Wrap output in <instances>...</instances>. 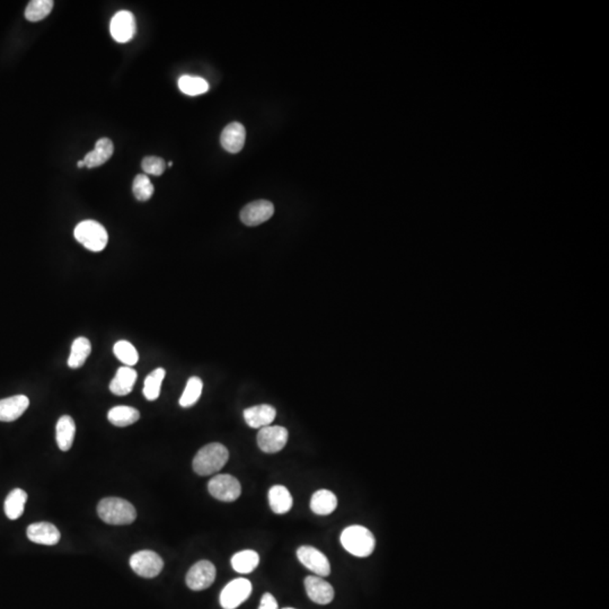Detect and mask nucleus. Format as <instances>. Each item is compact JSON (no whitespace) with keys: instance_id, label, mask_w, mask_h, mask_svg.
Here are the masks:
<instances>
[{"instance_id":"nucleus-29","label":"nucleus","mask_w":609,"mask_h":609,"mask_svg":"<svg viewBox=\"0 0 609 609\" xmlns=\"http://www.w3.org/2000/svg\"><path fill=\"white\" fill-rule=\"evenodd\" d=\"M203 382L199 377H191L186 382V389L179 398V405L191 407L197 403L202 394Z\"/></svg>"},{"instance_id":"nucleus-14","label":"nucleus","mask_w":609,"mask_h":609,"mask_svg":"<svg viewBox=\"0 0 609 609\" xmlns=\"http://www.w3.org/2000/svg\"><path fill=\"white\" fill-rule=\"evenodd\" d=\"M27 538L31 542L40 545H48L52 546L56 544L59 543L60 535L59 529L56 526L50 523H35L27 527L26 530Z\"/></svg>"},{"instance_id":"nucleus-2","label":"nucleus","mask_w":609,"mask_h":609,"mask_svg":"<svg viewBox=\"0 0 609 609\" xmlns=\"http://www.w3.org/2000/svg\"><path fill=\"white\" fill-rule=\"evenodd\" d=\"M97 514L108 525H130L137 518L135 507L120 498H105L97 505Z\"/></svg>"},{"instance_id":"nucleus-36","label":"nucleus","mask_w":609,"mask_h":609,"mask_svg":"<svg viewBox=\"0 0 609 609\" xmlns=\"http://www.w3.org/2000/svg\"><path fill=\"white\" fill-rule=\"evenodd\" d=\"M168 166H170H170H173V163H172V161H170V163H168Z\"/></svg>"},{"instance_id":"nucleus-22","label":"nucleus","mask_w":609,"mask_h":609,"mask_svg":"<svg viewBox=\"0 0 609 609\" xmlns=\"http://www.w3.org/2000/svg\"><path fill=\"white\" fill-rule=\"evenodd\" d=\"M338 507V499L334 493L329 490H320L314 493L311 500V509L314 514L327 516Z\"/></svg>"},{"instance_id":"nucleus-7","label":"nucleus","mask_w":609,"mask_h":609,"mask_svg":"<svg viewBox=\"0 0 609 609\" xmlns=\"http://www.w3.org/2000/svg\"><path fill=\"white\" fill-rule=\"evenodd\" d=\"M252 583L247 579H235L228 583L220 594V605L224 609H236L251 596Z\"/></svg>"},{"instance_id":"nucleus-12","label":"nucleus","mask_w":609,"mask_h":609,"mask_svg":"<svg viewBox=\"0 0 609 609\" xmlns=\"http://www.w3.org/2000/svg\"><path fill=\"white\" fill-rule=\"evenodd\" d=\"M275 213V206L270 201L257 200L248 203L241 211V220L246 226H259L269 220Z\"/></svg>"},{"instance_id":"nucleus-19","label":"nucleus","mask_w":609,"mask_h":609,"mask_svg":"<svg viewBox=\"0 0 609 609\" xmlns=\"http://www.w3.org/2000/svg\"><path fill=\"white\" fill-rule=\"evenodd\" d=\"M114 152L113 143L108 138H102L96 143L93 152L85 156V166L88 168H99L112 157Z\"/></svg>"},{"instance_id":"nucleus-13","label":"nucleus","mask_w":609,"mask_h":609,"mask_svg":"<svg viewBox=\"0 0 609 609\" xmlns=\"http://www.w3.org/2000/svg\"><path fill=\"white\" fill-rule=\"evenodd\" d=\"M304 588L309 599L318 605H327L334 599V589L320 576H307Z\"/></svg>"},{"instance_id":"nucleus-3","label":"nucleus","mask_w":609,"mask_h":609,"mask_svg":"<svg viewBox=\"0 0 609 609\" xmlns=\"http://www.w3.org/2000/svg\"><path fill=\"white\" fill-rule=\"evenodd\" d=\"M341 544L350 554L357 558H367L375 550L376 541L371 530L362 526H350L341 534Z\"/></svg>"},{"instance_id":"nucleus-1","label":"nucleus","mask_w":609,"mask_h":609,"mask_svg":"<svg viewBox=\"0 0 609 609\" xmlns=\"http://www.w3.org/2000/svg\"><path fill=\"white\" fill-rule=\"evenodd\" d=\"M229 458V453L224 445L213 442L197 451L193 460V469L200 476H208L219 472Z\"/></svg>"},{"instance_id":"nucleus-8","label":"nucleus","mask_w":609,"mask_h":609,"mask_svg":"<svg viewBox=\"0 0 609 609\" xmlns=\"http://www.w3.org/2000/svg\"><path fill=\"white\" fill-rule=\"evenodd\" d=\"M288 430L279 425H269L260 429L257 433V445L266 454H275L287 445Z\"/></svg>"},{"instance_id":"nucleus-35","label":"nucleus","mask_w":609,"mask_h":609,"mask_svg":"<svg viewBox=\"0 0 609 609\" xmlns=\"http://www.w3.org/2000/svg\"><path fill=\"white\" fill-rule=\"evenodd\" d=\"M77 166L78 168H86V166H85L84 161H78Z\"/></svg>"},{"instance_id":"nucleus-25","label":"nucleus","mask_w":609,"mask_h":609,"mask_svg":"<svg viewBox=\"0 0 609 609\" xmlns=\"http://www.w3.org/2000/svg\"><path fill=\"white\" fill-rule=\"evenodd\" d=\"M260 563V556L255 551L245 550L238 552L232 558L234 570L241 574L253 572Z\"/></svg>"},{"instance_id":"nucleus-16","label":"nucleus","mask_w":609,"mask_h":609,"mask_svg":"<svg viewBox=\"0 0 609 609\" xmlns=\"http://www.w3.org/2000/svg\"><path fill=\"white\" fill-rule=\"evenodd\" d=\"M29 405L30 400L25 395H15L12 398L0 400V421H15L24 414Z\"/></svg>"},{"instance_id":"nucleus-33","label":"nucleus","mask_w":609,"mask_h":609,"mask_svg":"<svg viewBox=\"0 0 609 609\" xmlns=\"http://www.w3.org/2000/svg\"><path fill=\"white\" fill-rule=\"evenodd\" d=\"M141 166H143L145 173L155 175V177H161V174L164 173L165 170H166V163H165L164 159L156 157V156H149V157L144 159Z\"/></svg>"},{"instance_id":"nucleus-24","label":"nucleus","mask_w":609,"mask_h":609,"mask_svg":"<svg viewBox=\"0 0 609 609\" xmlns=\"http://www.w3.org/2000/svg\"><path fill=\"white\" fill-rule=\"evenodd\" d=\"M27 493L22 489H15L9 493L5 500V514L10 520H16L24 512Z\"/></svg>"},{"instance_id":"nucleus-27","label":"nucleus","mask_w":609,"mask_h":609,"mask_svg":"<svg viewBox=\"0 0 609 609\" xmlns=\"http://www.w3.org/2000/svg\"><path fill=\"white\" fill-rule=\"evenodd\" d=\"M179 88L186 95L197 96L206 93L209 90V84L203 78L184 75L179 79Z\"/></svg>"},{"instance_id":"nucleus-9","label":"nucleus","mask_w":609,"mask_h":609,"mask_svg":"<svg viewBox=\"0 0 609 609\" xmlns=\"http://www.w3.org/2000/svg\"><path fill=\"white\" fill-rule=\"evenodd\" d=\"M216 567L209 561L195 563L186 574V585L195 592H201L209 588L215 583Z\"/></svg>"},{"instance_id":"nucleus-20","label":"nucleus","mask_w":609,"mask_h":609,"mask_svg":"<svg viewBox=\"0 0 609 609\" xmlns=\"http://www.w3.org/2000/svg\"><path fill=\"white\" fill-rule=\"evenodd\" d=\"M76 435V424L72 416L63 415L58 420L56 427V438L58 447L63 451L72 448Z\"/></svg>"},{"instance_id":"nucleus-5","label":"nucleus","mask_w":609,"mask_h":609,"mask_svg":"<svg viewBox=\"0 0 609 609\" xmlns=\"http://www.w3.org/2000/svg\"><path fill=\"white\" fill-rule=\"evenodd\" d=\"M208 490L215 499L222 502H233L238 499L242 487L236 478L232 475H217L208 484Z\"/></svg>"},{"instance_id":"nucleus-28","label":"nucleus","mask_w":609,"mask_h":609,"mask_svg":"<svg viewBox=\"0 0 609 609\" xmlns=\"http://www.w3.org/2000/svg\"><path fill=\"white\" fill-rule=\"evenodd\" d=\"M166 371L163 368H157L147 376L144 384L145 398L148 400H156L161 394V384L164 380Z\"/></svg>"},{"instance_id":"nucleus-11","label":"nucleus","mask_w":609,"mask_h":609,"mask_svg":"<svg viewBox=\"0 0 609 609\" xmlns=\"http://www.w3.org/2000/svg\"><path fill=\"white\" fill-rule=\"evenodd\" d=\"M110 31L117 42H129L136 34L135 16L128 10L117 12L111 21Z\"/></svg>"},{"instance_id":"nucleus-4","label":"nucleus","mask_w":609,"mask_h":609,"mask_svg":"<svg viewBox=\"0 0 609 609\" xmlns=\"http://www.w3.org/2000/svg\"><path fill=\"white\" fill-rule=\"evenodd\" d=\"M77 242L87 250L101 252L108 245V232L95 220H84L76 226L74 232Z\"/></svg>"},{"instance_id":"nucleus-6","label":"nucleus","mask_w":609,"mask_h":609,"mask_svg":"<svg viewBox=\"0 0 609 609\" xmlns=\"http://www.w3.org/2000/svg\"><path fill=\"white\" fill-rule=\"evenodd\" d=\"M130 567L138 576L152 579L161 574L164 567L163 558L152 551H140L130 558Z\"/></svg>"},{"instance_id":"nucleus-37","label":"nucleus","mask_w":609,"mask_h":609,"mask_svg":"<svg viewBox=\"0 0 609 609\" xmlns=\"http://www.w3.org/2000/svg\"><path fill=\"white\" fill-rule=\"evenodd\" d=\"M284 609H295V608H284Z\"/></svg>"},{"instance_id":"nucleus-17","label":"nucleus","mask_w":609,"mask_h":609,"mask_svg":"<svg viewBox=\"0 0 609 609\" xmlns=\"http://www.w3.org/2000/svg\"><path fill=\"white\" fill-rule=\"evenodd\" d=\"M277 411L275 407L268 404L252 406L244 411V419L246 423L254 429H262L269 427L272 422L275 421Z\"/></svg>"},{"instance_id":"nucleus-10","label":"nucleus","mask_w":609,"mask_h":609,"mask_svg":"<svg viewBox=\"0 0 609 609\" xmlns=\"http://www.w3.org/2000/svg\"><path fill=\"white\" fill-rule=\"evenodd\" d=\"M297 556L304 567L318 576H327L331 574L329 558L315 547L302 546L297 551Z\"/></svg>"},{"instance_id":"nucleus-23","label":"nucleus","mask_w":609,"mask_h":609,"mask_svg":"<svg viewBox=\"0 0 609 609\" xmlns=\"http://www.w3.org/2000/svg\"><path fill=\"white\" fill-rule=\"evenodd\" d=\"M108 419L115 427H128L140 419V412L131 406H115L108 411Z\"/></svg>"},{"instance_id":"nucleus-34","label":"nucleus","mask_w":609,"mask_h":609,"mask_svg":"<svg viewBox=\"0 0 609 609\" xmlns=\"http://www.w3.org/2000/svg\"><path fill=\"white\" fill-rule=\"evenodd\" d=\"M259 609H278V603L271 594H264Z\"/></svg>"},{"instance_id":"nucleus-32","label":"nucleus","mask_w":609,"mask_h":609,"mask_svg":"<svg viewBox=\"0 0 609 609\" xmlns=\"http://www.w3.org/2000/svg\"><path fill=\"white\" fill-rule=\"evenodd\" d=\"M132 191L138 201H148L154 195V186L150 182L149 177L145 174H139L136 177L132 186Z\"/></svg>"},{"instance_id":"nucleus-30","label":"nucleus","mask_w":609,"mask_h":609,"mask_svg":"<svg viewBox=\"0 0 609 609\" xmlns=\"http://www.w3.org/2000/svg\"><path fill=\"white\" fill-rule=\"evenodd\" d=\"M54 8L52 0H33L30 1L25 9V17L27 21L39 22L50 14Z\"/></svg>"},{"instance_id":"nucleus-15","label":"nucleus","mask_w":609,"mask_h":609,"mask_svg":"<svg viewBox=\"0 0 609 609\" xmlns=\"http://www.w3.org/2000/svg\"><path fill=\"white\" fill-rule=\"evenodd\" d=\"M245 139L246 130L242 123H229L221 132V146L232 154H237L243 149Z\"/></svg>"},{"instance_id":"nucleus-21","label":"nucleus","mask_w":609,"mask_h":609,"mask_svg":"<svg viewBox=\"0 0 609 609\" xmlns=\"http://www.w3.org/2000/svg\"><path fill=\"white\" fill-rule=\"evenodd\" d=\"M269 502L272 511L277 514H287L293 508V496L284 485H275L270 489Z\"/></svg>"},{"instance_id":"nucleus-31","label":"nucleus","mask_w":609,"mask_h":609,"mask_svg":"<svg viewBox=\"0 0 609 609\" xmlns=\"http://www.w3.org/2000/svg\"><path fill=\"white\" fill-rule=\"evenodd\" d=\"M113 352L120 362L126 364L127 367H132L139 360V355L136 348L126 340L117 341L114 344Z\"/></svg>"},{"instance_id":"nucleus-26","label":"nucleus","mask_w":609,"mask_h":609,"mask_svg":"<svg viewBox=\"0 0 609 609\" xmlns=\"http://www.w3.org/2000/svg\"><path fill=\"white\" fill-rule=\"evenodd\" d=\"M92 352V344L86 338H77L72 346L68 359V366L72 369H78L86 362Z\"/></svg>"},{"instance_id":"nucleus-18","label":"nucleus","mask_w":609,"mask_h":609,"mask_svg":"<svg viewBox=\"0 0 609 609\" xmlns=\"http://www.w3.org/2000/svg\"><path fill=\"white\" fill-rule=\"evenodd\" d=\"M137 377V371L133 368H119L115 376L111 382L110 391L117 396H126V395L130 394L133 389Z\"/></svg>"}]
</instances>
